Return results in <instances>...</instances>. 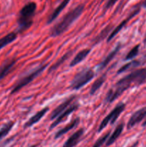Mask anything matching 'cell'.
I'll list each match as a JSON object with an SVG mask.
<instances>
[{"instance_id": "1", "label": "cell", "mask_w": 146, "mask_h": 147, "mask_svg": "<svg viewBox=\"0 0 146 147\" xmlns=\"http://www.w3.org/2000/svg\"><path fill=\"white\" fill-rule=\"evenodd\" d=\"M146 80V69H138L127 75L117 82L107 93L104 102L111 103L118 98L126 90L135 83L140 85Z\"/></svg>"}, {"instance_id": "2", "label": "cell", "mask_w": 146, "mask_h": 147, "mask_svg": "<svg viewBox=\"0 0 146 147\" xmlns=\"http://www.w3.org/2000/svg\"><path fill=\"white\" fill-rule=\"evenodd\" d=\"M84 5L80 4L75 8L67 12L58 23L54 25L50 32V35L52 37H57L67 31L70 26L80 17L84 11Z\"/></svg>"}, {"instance_id": "3", "label": "cell", "mask_w": 146, "mask_h": 147, "mask_svg": "<svg viewBox=\"0 0 146 147\" xmlns=\"http://www.w3.org/2000/svg\"><path fill=\"white\" fill-rule=\"evenodd\" d=\"M37 4L34 1L27 3L21 9L17 19L18 32H22L32 25V18L35 14Z\"/></svg>"}, {"instance_id": "4", "label": "cell", "mask_w": 146, "mask_h": 147, "mask_svg": "<svg viewBox=\"0 0 146 147\" xmlns=\"http://www.w3.org/2000/svg\"><path fill=\"white\" fill-rule=\"evenodd\" d=\"M94 78V72L91 68H84L77 73L70 83V88L77 90L90 83Z\"/></svg>"}, {"instance_id": "5", "label": "cell", "mask_w": 146, "mask_h": 147, "mask_svg": "<svg viewBox=\"0 0 146 147\" xmlns=\"http://www.w3.org/2000/svg\"><path fill=\"white\" fill-rule=\"evenodd\" d=\"M48 64L40 66L39 67H37V69H35L34 70L31 71V73H29L27 76H24V77L21 78L20 79H19L17 80V83L14 85V86L12 87L11 90V94H14V93H17V92L19 91L21 88H23L24 87H25L26 86H27L28 84H29L31 82H32L34 79L37 77H38L44 70L47 67Z\"/></svg>"}, {"instance_id": "6", "label": "cell", "mask_w": 146, "mask_h": 147, "mask_svg": "<svg viewBox=\"0 0 146 147\" xmlns=\"http://www.w3.org/2000/svg\"><path fill=\"white\" fill-rule=\"evenodd\" d=\"M125 109V104L123 103H120L114 108L113 111H111L110 113L104 118L102 120V121L101 122V123L100 124L98 128V130L97 131L101 132L104 129H105L106 126H107V124H111L113 125L115 121H117V119H118L119 116H120L122 113L124 111V110Z\"/></svg>"}, {"instance_id": "7", "label": "cell", "mask_w": 146, "mask_h": 147, "mask_svg": "<svg viewBox=\"0 0 146 147\" xmlns=\"http://www.w3.org/2000/svg\"><path fill=\"white\" fill-rule=\"evenodd\" d=\"M140 5L136 6L135 8L134 9V10H133V11H131V13H130V15L128 16V17H127V19H125V20H123V21L122 22L120 23V24H119L117 27H115V28L114 29V30H113V32H111V33L110 34L109 37H107V42H109L111 41V40H113V39L114 38V37H115L117 34H118L119 32L121 31L122 29H123V27H124L127 24V23L128 22L130 21L132 18H133L135 16H136L139 12H140Z\"/></svg>"}, {"instance_id": "8", "label": "cell", "mask_w": 146, "mask_h": 147, "mask_svg": "<svg viewBox=\"0 0 146 147\" xmlns=\"http://www.w3.org/2000/svg\"><path fill=\"white\" fill-rule=\"evenodd\" d=\"M76 96H72L70 97H69L68 98L66 99L64 101H63L62 103H60L57 108L54 109L52 112L51 115H50V120H54V119H57L62 113L69 106H71L72 103L75 100Z\"/></svg>"}, {"instance_id": "9", "label": "cell", "mask_w": 146, "mask_h": 147, "mask_svg": "<svg viewBox=\"0 0 146 147\" xmlns=\"http://www.w3.org/2000/svg\"><path fill=\"white\" fill-rule=\"evenodd\" d=\"M146 117V107H143L139 110L136 111L129 119L127 124L128 129L134 127L136 124L141 122Z\"/></svg>"}, {"instance_id": "10", "label": "cell", "mask_w": 146, "mask_h": 147, "mask_svg": "<svg viewBox=\"0 0 146 147\" xmlns=\"http://www.w3.org/2000/svg\"><path fill=\"white\" fill-rule=\"evenodd\" d=\"M78 108H79V105L75 103H74L73 104H72L71 106H69V107L67 108V109H66L63 113H62L61 114H60V116H59L55 120H54V121L53 122V123L51 124V126H50V129H54V128L56 127L57 125L60 124V123H62V122L64 121H65V119H67V118L68 117V116H70L72 112L75 111L76 110H77Z\"/></svg>"}, {"instance_id": "11", "label": "cell", "mask_w": 146, "mask_h": 147, "mask_svg": "<svg viewBox=\"0 0 146 147\" xmlns=\"http://www.w3.org/2000/svg\"><path fill=\"white\" fill-rule=\"evenodd\" d=\"M120 49H121V43L119 42L117 43L116 47H115V48L113 49L107 56H106L105 58L98 65V66H97V70H98V71L103 70V69H104L107 65H108L109 63H110V62L115 58V57L117 55V54L119 53Z\"/></svg>"}, {"instance_id": "12", "label": "cell", "mask_w": 146, "mask_h": 147, "mask_svg": "<svg viewBox=\"0 0 146 147\" xmlns=\"http://www.w3.org/2000/svg\"><path fill=\"white\" fill-rule=\"evenodd\" d=\"M17 60L15 59H7L0 66V80H3L13 69Z\"/></svg>"}, {"instance_id": "13", "label": "cell", "mask_w": 146, "mask_h": 147, "mask_svg": "<svg viewBox=\"0 0 146 147\" xmlns=\"http://www.w3.org/2000/svg\"><path fill=\"white\" fill-rule=\"evenodd\" d=\"M84 130L83 129H79L78 131L74 132L72 135L69 137V139L64 142L62 147H75L77 144L80 142V139H82L84 135Z\"/></svg>"}, {"instance_id": "14", "label": "cell", "mask_w": 146, "mask_h": 147, "mask_svg": "<svg viewBox=\"0 0 146 147\" xmlns=\"http://www.w3.org/2000/svg\"><path fill=\"white\" fill-rule=\"evenodd\" d=\"M50 109L48 107H46L42 109V110H40V111H38L37 113H36L33 116H31L24 125V128L26 129V128H29L31 126H32L33 125L36 124L37 123H38L44 116H45L46 113L49 111Z\"/></svg>"}, {"instance_id": "15", "label": "cell", "mask_w": 146, "mask_h": 147, "mask_svg": "<svg viewBox=\"0 0 146 147\" xmlns=\"http://www.w3.org/2000/svg\"><path fill=\"white\" fill-rule=\"evenodd\" d=\"M79 123H80V118H76V119H73L70 123L66 125V126H64V128H62V129H60V130L55 134V135H54V139H57L62 137V136H63V135H64L65 134H67V132L71 131L72 129L77 127V126H78Z\"/></svg>"}, {"instance_id": "16", "label": "cell", "mask_w": 146, "mask_h": 147, "mask_svg": "<svg viewBox=\"0 0 146 147\" xmlns=\"http://www.w3.org/2000/svg\"><path fill=\"white\" fill-rule=\"evenodd\" d=\"M123 129H124V124L123 123H120L117 126V127L115 128V129L114 130L113 133L109 136V138L107 139V142L105 143L106 146H111L113 144H114L116 142L117 139L120 137V136L121 135L122 132H123Z\"/></svg>"}, {"instance_id": "17", "label": "cell", "mask_w": 146, "mask_h": 147, "mask_svg": "<svg viewBox=\"0 0 146 147\" xmlns=\"http://www.w3.org/2000/svg\"><path fill=\"white\" fill-rule=\"evenodd\" d=\"M70 1V0H63V1L59 4L58 7H57V8L53 11V12L50 15L48 20H47V24H50V23L52 22L54 20H56V18L60 15V14L62 12V11L67 7V5L69 4Z\"/></svg>"}, {"instance_id": "18", "label": "cell", "mask_w": 146, "mask_h": 147, "mask_svg": "<svg viewBox=\"0 0 146 147\" xmlns=\"http://www.w3.org/2000/svg\"><path fill=\"white\" fill-rule=\"evenodd\" d=\"M90 51H91L90 49H84V50H81L80 53H78L74 56L73 60L70 63V67H74V66H76L79 63H81L82 61H83L87 57V56L90 54Z\"/></svg>"}, {"instance_id": "19", "label": "cell", "mask_w": 146, "mask_h": 147, "mask_svg": "<svg viewBox=\"0 0 146 147\" xmlns=\"http://www.w3.org/2000/svg\"><path fill=\"white\" fill-rule=\"evenodd\" d=\"M17 34L16 32H10L4 37L0 38V50L9 44L14 42L17 39Z\"/></svg>"}, {"instance_id": "20", "label": "cell", "mask_w": 146, "mask_h": 147, "mask_svg": "<svg viewBox=\"0 0 146 147\" xmlns=\"http://www.w3.org/2000/svg\"><path fill=\"white\" fill-rule=\"evenodd\" d=\"M106 77H107V76H106V74H103L102 76H101L100 78H98L93 83V84L92 85L90 90V94L91 95V96L94 95V93L102 86V85L104 84V83L106 80Z\"/></svg>"}, {"instance_id": "21", "label": "cell", "mask_w": 146, "mask_h": 147, "mask_svg": "<svg viewBox=\"0 0 146 147\" xmlns=\"http://www.w3.org/2000/svg\"><path fill=\"white\" fill-rule=\"evenodd\" d=\"M113 26L111 24L107 26L105 28L103 29L101 32H100V34L95 37V39L94 40V45L98 44L99 42H100L101 41H102L104 39H105L106 37L110 35V33H111V30L113 29Z\"/></svg>"}, {"instance_id": "22", "label": "cell", "mask_w": 146, "mask_h": 147, "mask_svg": "<svg viewBox=\"0 0 146 147\" xmlns=\"http://www.w3.org/2000/svg\"><path fill=\"white\" fill-rule=\"evenodd\" d=\"M140 65V63L139 61H137V60H133V61H131L130 62V63H126V64H125L124 65L122 66V67H120V68H119V70H117V74H121V73L127 71V70H130V69L137 67Z\"/></svg>"}, {"instance_id": "23", "label": "cell", "mask_w": 146, "mask_h": 147, "mask_svg": "<svg viewBox=\"0 0 146 147\" xmlns=\"http://www.w3.org/2000/svg\"><path fill=\"white\" fill-rule=\"evenodd\" d=\"M14 125V122L9 121L0 129V141L2 140L5 136H7L9 134L10 131L12 129Z\"/></svg>"}, {"instance_id": "24", "label": "cell", "mask_w": 146, "mask_h": 147, "mask_svg": "<svg viewBox=\"0 0 146 147\" xmlns=\"http://www.w3.org/2000/svg\"><path fill=\"white\" fill-rule=\"evenodd\" d=\"M71 55H72V51L67 52L66 54H64V55L62 56V57H60V58L58 60H57V62L55 63V64H54L51 67H50V70H49V71L52 72L53 70H55L56 69L58 68V67H60V66L62 64V63H64V62H65V60H67V59L70 57V56Z\"/></svg>"}, {"instance_id": "25", "label": "cell", "mask_w": 146, "mask_h": 147, "mask_svg": "<svg viewBox=\"0 0 146 147\" xmlns=\"http://www.w3.org/2000/svg\"><path fill=\"white\" fill-rule=\"evenodd\" d=\"M139 49H140V45H137L136 46H135V47H133V48H132L131 50H130V51L127 53V55L125 56V60H133L134 57H135L136 56L138 55Z\"/></svg>"}, {"instance_id": "26", "label": "cell", "mask_w": 146, "mask_h": 147, "mask_svg": "<svg viewBox=\"0 0 146 147\" xmlns=\"http://www.w3.org/2000/svg\"><path fill=\"white\" fill-rule=\"evenodd\" d=\"M110 136V131L107 132V133H106L104 135H103L102 136H100V137L96 141L95 143L94 144V145H93L92 147H101L104 143H106L107 139H108Z\"/></svg>"}, {"instance_id": "27", "label": "cell", "mask_w": 146, "mask_h": 147, "mask_svg": "<svg viewBox=\"0 0 146 147\" xmlns=\"http://www.w3.org/2000/svg\"><path fill=\"white\" fill-rule=\"evenodd\" d=\"M117 1H118V0H107L105 5H104V9H108L111 8L113 5H115V4Z\"/></svg>"}, {"instance_id": "28", "label": "cell", "mask_w": 146, "mask_h": 147, "mask_svg": "<svg viewBox=\"0 0 146 147\" xmlns=\"http://www.w3.org/2000/svg\"><path fill=\"white\" fill-rule=\"evenodd\" d=\"M142 6H143V7H144V8H146V0H145V1H143V4H142Z\"/></svg>"}, {"instance_id": "29", "label": "cell", "mask_w": 146, "mask_h": 147, "mask_svg": "<svg viewBox=\"0 0 146 147\" xmlns=\"http://www.w3.org/2000/svg\"><path fill=\"white\" fill-rule=\"evenodd\" d=\"M143 126H146V120L145 121H144V123H143Z\"/></svg>"}, {"instance_id": "30", "label": "cell", "mask_w": 146, "mask_h": 147, "mask_svg": "<svg viewBox=\"0 0 146 147\" xmlns=\"http://www.w3.org/2000/svg\"><path fill=\"white\" fill-rule=\"evenodd\" d=\"M29 147H37V145H33V146H31Z\"/></svg>"}, {"instance_id": "31", "label": "cell", "mask_w": 146, "mask_h": 147, "mask_svg": "<svg viewBox=\"0 0 146 147\" xmlns=\"http://www.w3.org/2000/svg\"><path fill=\"white\" fill-rule=\"evenodd\" d=\"M144 42L146 43V35H145V40H144Z\"/></svg>"}]
</instances>
